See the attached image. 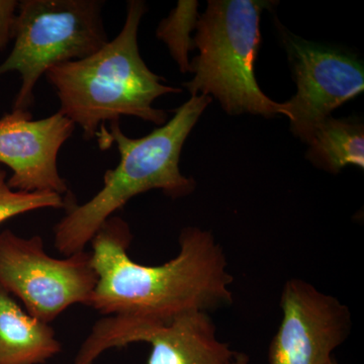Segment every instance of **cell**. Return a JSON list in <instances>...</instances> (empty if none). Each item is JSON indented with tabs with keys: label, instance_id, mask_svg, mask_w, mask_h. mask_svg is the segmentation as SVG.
<instances>
[{
	"label": "cell",
	"instance_id": "obj_17",
	"mask_svg": "<svg viewBox=\"0 0 364 364\" xmlns=\"http://www.w3.org/2000/svg\"><path fill=\"white\" fill-rule=\"evenodd\" d=\"M328 364H340V363H338V361L335 360L334 358H332L331 360H330V363Z\"/></svg>",
	"mask_w": 364,
	"mask_h": 364
},
{
	"label": "cell",
	"instance_id": "obj_2",
	"mask_svg": "<svg viewBox=\"0 0 364 364\" xmlns=\"http://www.w3.org/2000/svg\"><path fill=\"white\" fill-rule=\"evenodd\" d=\"M210 95L191 97L174 111V116L140 139L127 136L119 122L100 127L97 134L100 149L116 144L119 165L105 171L104 186L88 202L79 205L67 198L66 215L54 227V245L64 256L85 251L107 219L141 193L160 189L169 198H183L196 188V181L179 169L182 147L207 109Z\"/></svg>",
	"mask_w": 364,
	"mask_h": 364
},
{
	"label": "cell",
	"instance_id": "obj_14",
	"mask_svg": "<svg viewBox=\"0 0 364 364\" xmlns=\"http://www.w3.org/2000/svg\"><path fill=\"white\" fill-rule=\"evenodd\" d=\"M65 208V198L57 193L14 191L7 184L6 172L0 169V225L33 210Z\"/></svg>",
	"mask_w": 364,
	"mask_h": 364
},
{
	"label": "cell",
	"instance_id": "obj_9",
	"mask_svg": "<svg viewBox=\"0 0 364 364\" xmlns=\"http://www.w3.org/2000/svg\"><path fill=\"white\" fill-rule=\"evenodd\" d=\"M289 47L298 90L282 104V114L294 135L310 144L334 109L363 92V66L351 55L308 41L291 39Z\"/></svg>",
	"mask_w": 364,
	"mask_h": 364
},
{
	"label": "cell",
	"instance_id": "obj_16",
	"mask_svg": "<svg viewBox=\"0 0 364 364\" xmlns=\"http://www.w3.org/2000/svg\"><path fill=\"white\" fill-rule=\"evenodd\" d=\"M230 364H249V356L242 352H235L233 359Z\"/></svg>",
	"mask_w": 364,
	"mask_h": 364
},
{
	"label": "cell",
	"instance_id": "obj_5",
	"mask_svg": "<svg viewBox=\"0 0 364 364\" xmlns=\"http://www.w3.org/2000/svg\"><path fill=\"white\" fill-rule=\"evenodd\" d=\"M102 0H21L14 26V44L0 65V76L21 74L14 109L28 111L35 88L53 66L85 59L109 42Z\"/></svg>",
	"mask_w": 364,
	"mask_h": 364
},
{
	"label": "cell",
	"instance_id": "obj_6",
	"mask_svg": "<svg viewBox=\"0 0 364 364\" xmlns=\"http://www.w3.org/2000/svg\"><path fill=\"white\" fill-rule=\"evenodd\" d=\"M97 284L88 251L54 258L40 236L0 233V287L38 320L51 324L71 306H90Z\"/></svg>",
	"mask_w": 364,
	"mask_h": 364
},
{
	"label": "cell",
	"instance_id": "obj_15",
	"mask_svg": "<svg viewBox=\"0 0 364 364\" xmlns=\"http://www.w3.org/2000/svg\"><path fill=\"white\" fill-rule=\"evenodd\" d=\"M18 9L16 0H0V50L14 39Z\"/></svg>",
	"mask_w": 364,
	"mask_h": 364
},
{
	"label": "cell",
	"instance_id": "obj_11",
	"mask_svg": "<svg viewBox=\"0 0 364 364\" xmlns=\"http://www.w3.org/2000/svg\"><path fill=\"white\" fill-rule=\"evenodd\" d=\"M61 351L51 326L23 311L0 287V364H43Z\"/></svg>",
	"mask_w": 364,
	"mask_h": 364
},
{
	"label": "cell",
	"instance_id": "obj_1",
	"mask_svg": "<svg viewBox=\"0 0 364 364\" xmlns=\"http://www.w3.org/2000/svg\"><path fill=\"white\" fill-rule=\"evenodd\" d=\"M133 233L117 215L107 219L91 240L97 284L90 306L105 316L165 324L189 312L232 306L233 275L212 232L186 227L176 257L160 265L136 263L129 255Z\"/></svg>",
	"mask_w": 364,
	"mask_h": 364
},
{
	"label": "cell",
	"instance_id": "obj_8",
	"mask_svg": "<svg viewBox=\"0 0 364 364\" xmlns=\"http://www.w3.org/2000/svg\"><path fill=\"white\" fill-rule=\"evenodd\" d=\"M279 305L282 320L270 342L269 364H328L350 336L348 306L306 280H287Z\"/></svg>",
	"mask_w": 364,
	"mask_h": 364
},
{
	"label": "cell",
	"instance_id": "obj_12",
	"mask_svg": "<svg viewBox=\"0 0 364 364\" xmlns=\"http://www.w3.org/2000/svg\"><path fill=\"white\" fill-rule=\"evenodd\" d=\"M306 156L315 166L333 174L348 165L363 169V124L351 119L328 117L316 131Z\"/></svg>",
	"mask_w": 364,
	"mask_h": 364
},
{
	"label": "cell",
	"instance_id": "obj_4",
	"mask_svg": "<svg viewBox=\"0 0 364 364\" xmlns=\"http://www.w3.org/2000/svg\"><path fill=\"white\" fill-rule=\"evenodd\" d=\"M269 2L210 0L196 25L191 63L195 77L184 83L191 97L213 95L230 114H282V104L263 93L255 77L260 16Z\"/></svg>",
	"mask_w": 364,
	"mask_h": 364
},
{
	"label": "cell",
	"instance_id": "obj_7",
	"mask_svg": "<svg viewBox=\"0 0 364 364\" xmlns=\"http://www.w3.org/2000/svg\"><path fill=\"white\" fill-rule=\"evenodd\" d=\"M136 342L151 345L147 364H230L235 351L218 338L210 314L195 311L165 324L105 316L91 328L73 364H95L104 352Z\"/></svg>",
	"mask_w": 364,
	"mask_h": 364
},
{
	"label": "cell",
	"instance_id": "obj_13",
	"mask_svg": "<svg viewBox=\"0 0 364 364\" xmlns=\"http://www.w3.org/2000/svg\"><path fill=\"white\" fill-rule=\"evenodd\" d=\"M198 2L195 0H181L168 18L159 23L156 36L168 47L172 58L182 73L191 72L188 53L195 49V41L191 32L196 30L200 14Z\"/></svg>",
	"mask_w": 364,
	"mask_h": 364
},
{
	"label": "cell",
	"instance_id": "obj_3",
	"mask_svg": "<svg viewBox=\"0 0 364 364\" xmlns=\"http://www.w3.org/2000/svg\"><path fill=\"white\" fill-rule=\"evenodd\" d=\"M146 6L131 0L119 35L85 59L65 62L46 72L56 90L59 112L80 127L86 141L97 136L107 122L136 117L163 126L167 112L153 107L158 97L181 93V88L163 85L141 57L138 32Z\"/></svg>",
	"mask_w": 364,
	"mask_h": 364
},
{
	"label": "cell",
	"instance_id": "obj_10",
	"mask_svg": "<svg viewBox=\"0 0 364 364\" xmlns=\"http://www.w3.org/2000/svg\"><path fill=\"white\" fill-rule=\"evenodd\" d=\"M75 127L59 112L38 121L21 109L0 117V163L13 171L7 181L9 188L23 193H68L57 159Z\"/></svg>",
	"mask_w": 364,
	"mask_h": 364
}]
</instances>
